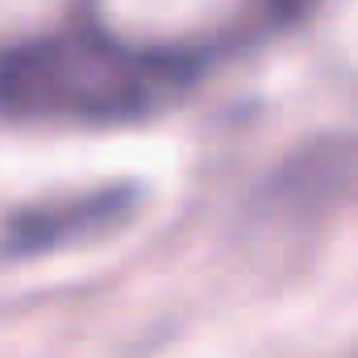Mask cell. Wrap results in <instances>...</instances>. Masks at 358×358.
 I'll list each match as a JSON object with an SVG mask.
<instances>
[{
	"label": "cell",
	"instance_id": "cell-2",
	"mask_svg": "<svg viewBox=\"0 0 358 358\" xmlns=\"http://www.w3.org/2000/svg\"><path fill=\"white\" fill-rule=\"evenodd\" d=\"M308 4H313V0H271V8H275L279 17H287V21H292V17H300Z\"/></svg>",
	"mask_w": 358,
	"mask_h": 358
},
{
	"label": "cell",
	"instance_id": "cell-1",
	"mask_svg": "<svg viewBox=\"0 0 358 358\" xmlns=\"http://www.w3.org/2000/svg\"><path fill=\"white\" fill-rule=\"evenodd\" d=\"M187 59L104 34H55L0 55V113L21 121H134L187 88Z\"/></svg>",
	"mask_w": 358,
	"mask_h": 358
}]
</instances>
